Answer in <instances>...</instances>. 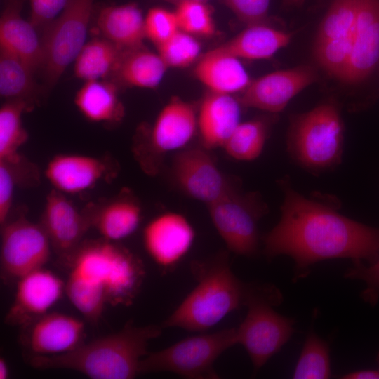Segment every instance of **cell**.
<instances>
[{"instance_id":"obj_41","label":"cell","mask_w":379,"mask_h":379,"mask_svg":"<svg viewBox=\"0 0 379 379\" xmlns=\"http://www.w3.org/2000/svg\"><path fill=\"white\" fill-rule=\"evenodd\" d=\"M342 378L346 379H379V370H359L347 373Z\"/></svg>"},{"instance_id":"obj_36","label":"cell","mask_w":379,"mask_h":379,"mask_svg":"<svg viewBox=\"0 0 379 379\" xmlns=\"http://www.w3.org/2000/svg\"><path fill=\"white\" fill-rule=\"evenodd\" d=\"M146 39L157 47L169 39L179 29L175 11L154 7L145 16Z\"/></svg>"},{"instance_id":"obj_32","label":"cell","mask_w":379,"mask_h":379,"mask_svg":"<svg viewBox=\"0 0 379 379\" xmlns=\"http://www.w3.org/2000/svg\"><path fill=\"white\" fill-rule=\"evenodd\" d=\"M34 72L17 56L0 49V94L4 98L25 100L34 88Z\"/></svg>"},{"instance_id":"obj_16","label":"cell","mask_w":379,"mask_h":379,"mask_svg":"<svg viewBox=\"0 0 379 379\" xmlns=\"http://www.w3.org/2000/svg\"><path fill=\"white\" fill-rule=\"evenodd\" d=\"M14 300L5 322L20 328L48 312L62 297L65 283L44 267L17 281Z\"/></svg>"},{"instance_id":"obj_13","label":"cell","mask_w":379,"mask_h":379,"mask_svg":"<svg viewBox=\"0 0 379 379\" xmlns=\"http://www.w3.org/2000/svg\"><path fill=\"white\" fill-rule=\"evenodd\" d=\"M20 343L31 354L56 355L84 343V323L71 315L47 312L21 327Z\"/></svg>"},{"instance_id":"obj_45","label":"cell","mask_w":379,"mask_h":379,"mask_svg":"<svg viewBox=\"0 0 379 379\" xmlns=\"http://www.w3.org/2000/svg\"><path fill=\"white\" fill-rule=\"evenodd\" d=\"M378 361H379V358H378Z\"/></svg>"},{"instance_id":"obj_14","label":"cell","mask_w":379,"mask_h":379,"mask_svg":"<svg viewBox=\"0 0 379 379\" xmlns=\"http://www.w3.org/2000/svg\"><path fill=\"white\" fill-rule=\"evenodd\" d=\"M379 71V0H360L350 55L342 82L361 85Z\"/></svg>"},{"instance_id":"obj_40","label":"cell","mask_w":379,"mask_h":379,"mask_svg":"<svg viewBox=\"0 0 379 379\" xmlns=\"http://www.w3.org/2000/svg\"><path fill=\"white\" fill-rule=\"evenodd\" d=\"M69 0H29L30 5V22L34 27L44 25L58 14L67 6Z\"/></svg>"},{"instance_id":"obj_24","label":"cell","mask_w":379,"mask_h":379,"mask_svg":"<svg viewBox=\"0 0 379 379\" xmlns=\"http://www.w3.org/2000/svg\"><path fill=\"white\" fill-rule=\"evenodd\" d=\"M91 226L103 239L115 241L125 239L138 228L142 211L138 202L132 197L121 195L101 207L88 209Z\"/></svg>"},{"instance_id":"obj_25","label":"cell","mask_w":379,"mask_h":379,"mask_svg":"<svg viewBox=\"0 0 379 379\" xmlns=\"http://www.w3.org/2000/svg\"><path fill=\"white\" fill-rule=\"evenodd\" d=\"M291 38L292 34L261 22L246 25L220 47L240 60H267L286 47Z\"/></svg>"},{"instance_id":"obj_9","label":"cell","mask_w":379,"mask_h":379,"mask_svg":"<svg viewBox=\"0 0 379 379\" xmlns=\"http://www.w3.org/2000/svg\"><path fill=\"white\" fill-rule=\"evenodd\" d=\"M52 246L41 225L20 217L1 227V275L5 281H17L44 267Z\"/></svg>"},{"instance_id":"obj_6","label":"cell","mask_w":379,"mask_h":379,"mask_svg":"<svg viewBox=\"0 0 379 379\" xmlns=\"http://www.w3.org/2000/svg\"><path fill=\"white\" fill-rule=\"evenodd\" d=\"M235 345L236 328L189 337L147 354L140 363L139 374L166 371L185 378L216 379L215 361Z\"/></svg>"},{"instance_id":"obj_21","label":"cell","mask_w":379,"mask_h":379,"mask_svg":"<svg viewBox=\"0 0 379 379\" xmlns=\"http://www.w3.org/2000/svg\"><path fill=\"white\" fill-rule=\"evenodd\" d=\"M194 74L209 91L230 95L241 93L251 81L240 59L220 46L200 57Z\"/></svg>"},{"instance_id":"obj_34","label":"cell","mask_w":379,"mask_h":379,"mask_svg":"<svg viewBox=\"0 0 379 379\" xmlns=\"http://www.w3.org/2000/svg\"><path fill=\"white\" fill-rule=\"evenodd\" d=\"M157 48L168 68L188 67L199 58L201 52V43L196 37L180 29Z\"/></svg>"},{"instance_id":"obj_28","label":"cell","mask_w":379,"mask_h":379,"mask_svg":"<svg viewBox=\"0 0 379 379\" xmlns=\"http://www.w3.org/2000/svg\"><path fill=\"white\" fill-rule=\"evenodd\" d=\"M124 51L105 38L92 39L85 44L75 59L74 74L85 81L113 75Z\"/></svg>"},{"instance_id":"obj_12","label":"cell","mask_w":379,"mask_h":379,"mask_svg":"<svg viewBox=\"0 0 379 379\" xmlns=\"http://www.w3.org/2000/svg\"><path fill=\"white\" fill-rule=\"evenodd\" d=\"M317 79L316 71L307 65L275 71L251 80L238 100L242 106L277 113Z\"/></svg>"},{"instance_id":"obj_38","label":"cell","mask_w":379,"mask_h":379,"mask_svg":"<svg viewBox=\"0 0 379 379\" xmlns=\"http://www.w3.org/2000/svg\"><path fill=\"white\" fill-rule=\"evenodd\" d=\"M22 159L16 164L0 161V224L8 221L12 206L15 187L19 184L18 168Z\"/></svg>"},{"instance_id":"obj_1","label":"cell","mask_w":379,"mask_h":379,"mask_svg":"<svg viewBox=\"0 0 379 379\" xmlns=\"http://www.w3.org/2000/svg\"><path fill=\"white\" fill-rule=\"evenodd\" d=\"M281 184V218L264 236V251L268 258H293L295 279L307 276L319 261L350 258L372 264L379 258V227L349 218L331 204L307 198L288 181Z\"/></svg>"},{"instance_id":"obj_18","label":"cell","mask_w":379,"mask_h":379,"mask_svg":"<svg viewBox=\"0 0 379 379\" xmlns=\"http://www.w3.org/2000/svg\"><path fill=\"white\" fill-rule=\"evenodd\" d=\"M197 128L194 107L179 98L172 99L156 118L149 135L151 148L159 155L181 149L192 139Z\"/></svg>"},{"instance_id":"obj_11","label":"cell","mask_w":379,"mask_h":379,"mask_svg":"<svg viewBox=\"0 0 379 379\" xmlns=\"http://www.w3.org/2000/svg\"><path fill=\"white\" fill-rule=\"evenodd\" d=\"M172 171L175 182L187 195L207 206L234 190L205 147L180 151L174 158Z\"/></svg>"},{"instance_id":"obj_15","label":"cell","mask_w":379,"mask_h":379,"mask_svg":"<svg viewBox=\"0 0 379 379\" xmlns=\"http://www.w3.org/2000/svg\"><path fill=\"white\" fill-rule=\"evenodd\" d=\"M195 239L190 221L175 212L161 213L145 226V248L153 261L164 270H171L188 253Z\"/></svg>"},{"instance_id":"obj_20","label":"cell","mask_w":379,"mask_h":379,"mask_svg":"<svg viewBox=\"0 0 379 379\" xmlns=\"http://www.w3.org/2000/svg\"><path fill=\"white\" fill-rule=\"evenodd\" d=\"M107 169L104 159L63 154L55 156L48 162L45 175L55 190L76 194L93 187L106 176Z\"/></svg>"},{"instance_id":"obj_43","label":"cell","mask_w":379,"mask_h":379,"mask_svg":"<svg viewBox=\"0 0 379 379\" xmlns=\"http://www.w3.org/2000/svg\"><path fill=\"white\" fill-rule=\"evenodd\" d=\"M284 2L287 5L297 6L303 2V0H284Z\"/></svg>"},{"instance_id":"obj_2","label":"cell","mask_w":379,"mask_h":379,"mask_svg":"<svg viewBox=\"0 0 379 379\" xmlns=\"http://www.w3.org/2000/svg\"><path fill=\"white\" fill-rule=\"evenodd\" d=\"M161 325L138 326L128 321L119 331L84 343L61 354H29L27 363L39 370L66 369L92 379H132L139 374L149 343L159 337Z\"/></svg>"},{"instance_id":"obj_42","label":"cell","mask_w":379,"mask_h":379,"mask_svg":"<svg viewBox=\"0 0 379 379\" xmlns=\"http://www.w3.org/2000/svg\"><path fill=\"white\" fill-rule=\"evenodd\" d=\"M9 376V368L4 358L0 359V379H6Z\"/></svg>"},{"instance_id":"obj_33","label":"cell","mask_w":379,"mask_h":379,"mask_svg":"<svg viewBox=\"0 0 379 379\" xmlns=\"http://www.w3.org/2000/svg\"><path fill=\"white\" fill-rule=\"evenodd\" d=\"M293 376L296 379H326L331 377L328 345L313 332L309 333L305 341Z\"/></svg>"},{"instance_id":"obj_22","label":"cell","mask_w":379,"mask_h":379,"mask_svg":"<svg viewBox=\"0 0 379 379\" xmlns=\"http://www.w3.org/2000/svg\"><path fill=\"white\" fill-rule=\"evenodd\" d=\"M18 4H11L0 19V49L17 56L33 72L44 62V48L35 27L21 15Z\"/></svg>"},{"instance_id":"obj_26","label":"cell","mask_w":379,"mask_h":379,"mask_svg":"<svg viewBox=\"0 0 379 379\" xmlns=\"http://www.w3.org/2000/svg\"><path fill=\"white\" fill-rule=\"evenodd\" d=\"M74 102L81 114L93 122H116L124 116L117 86L109 81H86L77 91Z\"/></svg>"},{"instance_id":"obj_44","label":"cell","mask_w":379,"mask_h":379,"mask_svg":"<svg viewBox=\"0 0 379 379\" xmlns=\"http://www.w3.org/2000/svg\"><path fill=\"white\" fill-rule=\"evenodd\" d=\"M191 1H199V2H203V3H205V1H206L207 0H191Z\"/></svg>"},{"instance_id":"obj_23","label":"cell","mask_w":379,"mask_h":379,"mask_svg":"<svg viewBox=\"0 0 379 379\" xmlns=\"http://www.w3.org/2000/svg\"><path fill=\"white\" fill-rule=\"evenodd\" d=\"M97 25L104 37L124 50L143 46L146 39L145 17L134 3L104 8Z\"/></svg>"},{"instance_id":"obj_27","label":"cell","mask_w":379,"mask_h":379,"mask_svg":"<svg viewBox=\"0 0 379 379\" xmlns=\"http://www.w3.org/2000/svg\"><path fill=\"white\" fill-rule=\"evenodd\" d=\"M168 69L157 53L143 46L125 50L113 75L129 86L157 87Z\"/></svg>"},{"instance_id":"obj_30","label":"cell","mask_w":379,"mask_h":379,"mask_svg":"<svg viewBox=\"0 0 379 379\" xmlns=\"http://www.w3.org/2000/svg\"><path fill=\"white\" fill-rule=\"evenodd\" d=\"M65 292L72 305L91 324H97L107 304L106 293L102 284L70 272Z\"/></svg>"},{"instance_id":"obj_31","label":"cell","mask_w":379,"mask_h":379,"mask_svg":"<svg viewBox=\"0 0 379 379\" xmlns=\"http://www.w3.org/2000/svg\"><path fill=\"white\" fill-rule=\"evenodd\" d=\"M266 120L241 122L223 146L226 153L239 161H252L262 153L268 133Z\"/></svg>"},{"instance_id":"obj_7","label":"cell","mask_w":379,"mask_h":379,"mask_svg":"<svg viewBox=\"0 0 379 379\" xmlns=\"http://www.w3.org/2000/svg\"><path fill=\"white\" fill-rule=\"evenodd\" d=\"M208 207L215 228L230 251L246 257L257 254L258 223L267 210L256 192L242 194L234 189Z\"/></svg>"},{"instance_id":"obj_4","label":"cell","mask_w":379,"mask_h":379,"mask_svg":"<svg viewBox=\"0 0 379 379\" xmlns=\"http://www.w3.org/2000/svg\"><path fill=\"white\" fill-rule=\"evenodd\" d=\"M344 127L335 104L325 102L291 117L287 150L301 167L321 173L342 160Z\"/></svg>"},{"instance_id":"obj_8","label":"cell","mask_w":379,"mask_h":379,"mask_svg":"<svg viewBox=\"0 0 379 379\" xmlns=\"http://www.w3.org/2000/svg\"><path fill=\"white\" fill-rule=\"evenodd\" d=\"M93 0H69L43 42L45 78L53 86L85 45Z\"/></svg>"},{"instance_id":"obj_37","label":"cell","mask_w":379,"mask_h":379,"mask_svg":"<svg viewBox=\"0 0 379 379\" xmlns=\"http://www.w3.org/2000/svg\"><path fill=\"white\" fill-rule=\"evenodd\" d=\"M347 279L364 282L366 288L361 293V298L371 305L379 301V258L372 264L366 265L363 261L353 262V266L347 270Z\"/></svg>"},{"instance_id":"obj_35","label":"cell","mask_w":379,"mask_h":379,"mask_svg":"<svg viewBox=\"0 0 379 379\" xmlns=\"http://www.w3.org/2000/svg\"><path fill=\"white\" fill-rule=\"evenodd\" d=\"M175 13L180 30L194 36H211L215 32L212 13L205 3L180 0Z\"/></svg>"},{"instance_id":"obj_5","label":"cell","mask_w":379,"mask_h":379,"mask_svg":"<svg viewBox=\"0 0 379 379\" xmlns=\"http://www.w3.org/2000/svg\"><path fill=\"white\" fill-rule=\"evenodd\" d=\"M281 299L274 287L253 286L246 303V316L236 328L237 344L245 348L255 371L277 353L294 332V321L272 308Z\"/></svg>"},{"instance_id":"obj_29","label":"cell","mask_w":379,"mask_h":379,"mask_svg":"<svg viewBox=\"0 0 379 379\" xmlns=\"http://www.w3.org/2000/svg\"><path fill=\"white\" fill-rule=\"evenodd\" d=\"M27 109L24 100H11L0 109V161L16 164L22 160L18 153L26 142L27 133L22 126V116Z\"/></svg>"},{"instance_id":"obj_10","label":"cell","mask_w":379,"mask_h":379,"mask_svg":"<svg viewBox=\"0 0 379 379\" xmlns=\"http://www.w3.org/2000/svg\"><path fill=\"white\" fill-rule=\"evenodd\" d=\"M360 0H333L320 22L313 46L314 60L341 81L351 52Z\"/></svg>"},{"instance_id":"obj_3","label":"cell","mask_w":379,"mask_h":379,"mask_svg":"<svg viewBox=\"0 0 379 379\" xmlns=\"http://www.w3.org/2000/svg\"><path fill=\"white\" fill-rule=\"evenodd\" d=\"M191 271L197 285L163 321L164 328L176 327L204 332L246 305L253 286L243 283L234 275L227 253L194 261Z\"/></svg>"},{"instance_id":"obj_39","label":"cell","mask_w":379,"mask_h":379,"mask_svg":"<svg viewBox=\"0 0 379 379\" xmlns=\"http://www.w3.org/2000/svg\"><path fill=\"white\" fill-rule=\"evenodd\" d=\"M246 25L265 22L270 0H222Z\"/></svg>"},{"instance_id":"obj_19","label":"cell","mask_w":379,"mask_h":379,"mask_svg":"<svg viewBox=\"0 0 379 379\" xmlns=\"http://www.w3.org/2000/svg\"><path fill=\"white\" fill-rule=\"evenodd\" d=\"M241 106L232 95L209 91L201 101L197 125L204 147H223L241 123Z\"/></svg>"},{"instance_id":"obj_17","label":"cell","mask_w":379,"mask_h":379,"mask_svg":"<svg viewBox=\"0 0 379 379\" xmlns=\"http://www.w3.org/2000/svg\"><path fill=\"white\" fill-rule=\"evenodd\" d=\"M41 225L52 248L65 260L79 246L91 222L88 210L81 213L64 193L54 189L47 194Z\"/></svg>"}]
</instances>
